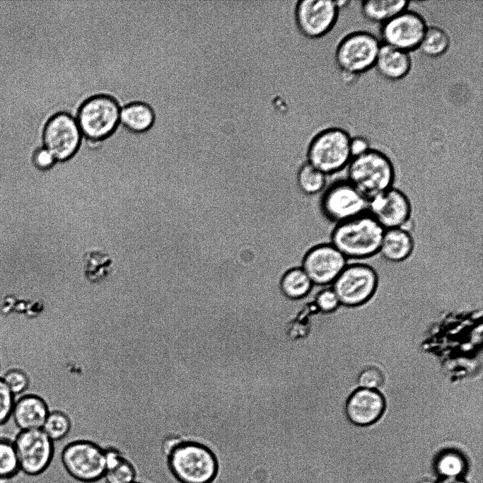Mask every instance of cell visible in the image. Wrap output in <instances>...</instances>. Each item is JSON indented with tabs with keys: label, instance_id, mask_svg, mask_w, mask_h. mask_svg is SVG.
<instances>
[{
	"label": "cell",
	"instance_id": "obj_18",
	"mask_svg": "<svg viewBox=\"0 0 483 483\" xmlns=\"http://www.w3.org/2000/svg\"><path fill=\"white\" fill-rule=\"evenodd\" d=\"M412 66L409 53L381 44L374 67L385 79L397 81L409 74Z\"/></svg>",
	"mask_w": 483,
	"mask_h": 483
},
{
	"label": "cell",
	"instance_id": "obj_19",
	"mask_svg": "<svg viewBox=\"0 0 483 483\" xmlns=\"http://www.w3.org/2000/svg\"><path fill=\"white\" fill-rule=\"evenodd\" d=\"M415 242L411 231L403 228L384 231L378 254L390 263H400L408 260L414 250Z\"/></svg>",
	"mask_w": 483,
	"mask_h": 483
},
{
	"label": "cell",
	"instance_id": "obj_9",
	"mask_svg": "<svg viewBox=\"0 0 483 483\" xmlns=\"http://www.w3.org/2000/svg\"><path fill=\"white\" fill-rule=\"evenodd\" d=\"M83 135L75 115L67 110L53 114L46 122L42 132L43 146L57 161L73 157L78 151Z\"/></svg>",
	"mask_w": 483,
	"mask_h": 483
},
{
	"label": "cell",
	"instance_id": "obj_33",
	"mask_svg": "<svg viewBox=\"0 0 483 483\" xmlns=\"http://www.w3.org/2000/svg\"><path fill=\"white\" fill-rule=\"evenodd\" d=\"M56 161L53 155L43 145L36 149L32 156L34 166L41 171L50 169Z\"/></svg>",
	"mask_w": 483,
	"mask_h": 483
},
{
	"label": "cell",
	"instance_id": "obj_21",
	"mask_svg": "<svg viewBox=\"0 0 483 483\" xmlns=\"http://www.w3.org/2000/svg\"><path fill=\"white\" fill-rule=\"evenodd\" d=\"M409 4L406 0H366L361 2L360 9L365 19L381 25L408 8Z\"/></svg>",
	"mask_w": 483,
	"mask_h": 483
},
{
	"label": "cell",
	"instance_id": "obj_32",
	"mask_svg": "<svg viewBox=\"0 0 483 483\" xmlns=\"http://www.w3.org/2000/svg\"><path fill=\"white\" fill-rule=\"evenodd\" d=\"M16 397L0 377V426L11 417Z\"/></svg>",
	"mask_w": 483,
	"mask_h": 483
},
{
	"label": "cell",
	"instance_id": "obj_14",
	"mask_svg": "<svg viewBox=\"0 0 483 483\" xmlns=\"http://www.w3.org/2000/svg\"><path fill=\"white\" fill-rule=\"evenodd\" d=\"M19 468L35 475L48 465L53 453V442L42 429L19 431L13 440Z\"/></svg>",
	"mask_w": 483,
	"mask_h": 483
},
{
	"label": "cell",
	"instance_id": "obj_25",
	"mask_svg": "<svg viewBox=\"0 0 483 483\" xmlns=\"http://www.w3.org/2000/svg\"><path fill=\"white\" fill-rule=\"evenodd\" d=\"M112 269V260L109 255L99 250H92L84 255V273L93 283L107 278Z\"/></svg>",
	"mask_w": 483,
	"mask_h": 483
},
{
	"label": "cell",
	"instance_id": "obj_8",
	"mask_svg": "<svg viewBox=\"0 0 483 483\" xmlns=\"http://www.w3.org/2000/svg\"><path fill=\"white\" fill-rule=\"evenodd\" d=\"M320 209L327 221L336 225L366 212L368 199L347 179L335 180L322 191Z\"/></svg>",
	"mask_w": 483,
	"mask_h": 483
},
{
	"label": "cell",
	"instance_id": "obj_11",
	"mask_svg": "<svg viewBox=\"0 0 483 483\" xmlns=\"http://www.w3.org/2000/svg\"><path fill=\"white\" fill-rule=\"evenodd\" d=\"M339 10L337 1L298 0L293 10L295 24L305 37L320 38L334 27Z\"/></svg>",
	"mask_w": 483,
	"mask_h": 483
},
{
	"label": "cell",
	"instance_id": "obj_3",
	"mask_svg": "<svg viewBox=\"0 0 483 483\" xmlns=\"http://www.w3.org/2000/svg\"><path fill=\"white\" fill-rule=\"evenodd\" d=\"M120 101L107 93L86 98L78 106L75 117L83 137L101 141L110 137L120 124Z\"/></svg>",
	"mask_w": 483,
	"mask_h": 483
},
{
	"label": "cell",
	"instance_id": "obj_22",
	"mask_svg": "<svg viewBox=\"0 0 483 483\" xmlns=\"http://www.w3.org/2000/svg\"><path fill=\"white\" fill-rule=\"evenodd\" d=\"M106 457V470L104 474L107 483H134L135 472L130 465L117 451L104 450Z\"/></svg>",
	"mask_w": 483,
	"mask_h": 483
},
{
	"label": "cell",
	"instance_id": "obj_6",
	"mask_svg": "<svg viewBox=\"0 0 483 483\" xmlns=\"http://www.w3.org/2000/svg\"><path fill=\"white\" fill-rule=\"evenodd\" d=\"M380 45V40L366 30L344 35L334 51L335 64L343 79L353 81L373 68Z\"/></svg>",
	"mask_w": 483,
	"mask_h": 483
},
{
	"label": "cell",
	"instance_id": "obj_7",
	"mask_svg": "<svg viewBox=\"0 0 483 483\" xmlns=\"http://www.w3.org/2000/svg\"><path fill=\"white\" fill-rule=\"evenodd\" d=\"M331 286L342 305L356 307L376 296L379 277L376 270L368 264L348 263Z\"/></svg>",
	"mask_w": 483,
	"mask_h": 483
},
{
	"label": "cell",
	"instance_id": "obj_17",
	"mask_svg": "<svg viewBox=\"0 0 483 483\" xmlns=\"http://www.w3.org/2000/svg\"><path fill=\"white\" fill-rule=\"evenodd\" d=\"M50 412L47 402L35 393L16 398L11 417L19 431L42 429Z\"/></svg>",
	"mask_w": 483,
	"mask_h": 483
},
{
	"label": "cell",
	"instance_id": "obj_4",
	"mask_svg": "<svg viewBox=\"0 0 483 483\" xmlns=\"http://www.w3.org/2000/svg\"><path fill=\"white\" fill-rule=\"evenodd\" d=\"M351 138L347 130L339 127L318 131L306 144L307 162L327 176L338 173L352 158Z\"/></svg>",
	"mask_w": 483,
	"mask_h": 483
},
{
	"label": "cell",
	"instance_id": "obj_24",
	"mask_svg": "<svg viewBox=\"0 0 483 483\" xmlns=\"http://www.w3.org/2000/svg\"><path fill=\"white\" fill-rule=\"evenodd\" d=\"M450 45L448 33L438 26H428L419 49L426 57L437 58L443 55Z\"/></svg>",
	"mask_w": 483,
	"mask_h": 483
},
{
	"label": "cell",
	"instance_id": "obj_34",
	"mask_svg": "<svg viewBox=\"0 0 483 483\" xmlns=\"http://www.w3.org/2000/svg\"><path fill=\"white\" fill-rule=\"evenodd\" d=\"M369 149H371L370 143L365 137L356 136L351 138L350 149L352 157L363 153Z\"/></svg>",
	"mask_w": 483,
	"mask_h": 483
},
{
	"label": "cell",
	"instance_id": "obj_26",
	"mask_svg": "<svg viewBox=\"0 0 483 483\" xmlns=\"http://www.w3.org/2000/svg\"><path fill=\"white\" fill-rule=\"evenodd\" d=\"M435 469L443 478H460L466 470V461L458 451L446 450L438 455Z\"/></svg>",
	"mask_w": 483,
	"mask_h": 483
},
{
	"label": "cell",
	"instance_id": "obj_23",
	"mask_svg": "<svg viewBox=\"0 0 483 483\" xmlns=\"http://www.w3.org/2000/svg\"><path fill=\"white\" fill-rule=\"evenodd\" d=\"M313 284L301 267L293 268L282 277L280 287L285 296L298 299L305 296Z\"/></svg>",
	"mask_w": 483,
	"mask_h": 483
},
{
	"label": "cell",
	"instance_id": "obj_13",
	"mask_svg": "<svg viewBox=\"0 0 483 483\" xmlns=\"http://www.w3.org/2000/svg\"><path fill=\"white\" fill-rule=\"evenodd\" d=\"M62 461L72 477L84 482L99 479L106 470L105 451L88 441L68 445L63 450Z\"/></svg>",
	"mask_w": 483,
	"mask_h": 483
},
{
	"label": "cell",
	"instance_id": "obj_16",
	"mask_svg": "<svg viewBox=\"0 0 483 483\" xmlns=\"http://www.w3.org/2000/svg\"><path fill=\"white\" fill-rule=\"evenodd\" d=\"M385 409L383 395L375 390L359 388L349 397L346 413L355 425L364 426L376 422Z\"/></svg>",
	"mask_w": 483,
	"mask_h": 483
},
{
	"label": "cell",
	"instance_id": "obj_10",
	"mask_svg": "<svg viewBox=\"0 0 483 483\" xmlns=\"http://www.w3.org/2000/svg\"><path fill=\"white\" fill-rule=\"evenodd\" d=\"M427 27L420 13L407 8L380 25L381 44L410 53L419 49Z\"/></svg>",
	"mask_w": 483,
	"mask_h": 483
},
{
	"label": "cell",
	"instance_id": "obj_1",
	"mask_svg": "<svg viewBox=\"0 0 483 483\" xmlns=\"http://www.w3.org/2000/svg\"><path fill=\"white\" fill-rule=\"evenodd\" d=\"M385 229L368 212L334 225L330 243L348 260H363L378 254Z\"/></svg>",
	"mask_w": 483,
	"mask_h": 483
},
{
	"label": "cell",
	"instance_id": "obj_30",
	"mask_svg": "<svg viewBox=\"0 0 483 483\" xmlns=\"http://www.w3.org/2000/svg\"><path fill=\"white\" fill-rule=\"evenodd\" d=\"M1 378L15 397L25 394L30 383L28 374L17 367L7 369Z\"/></svg>",
	"mask_w": 483,
	"mask_h": 483
},
{
	"label": "cell",
	"instance_id": "obj_12",
	"mask_svg": "<svg viewBox=\"0 0 483 483\" xmlns=\"http://www.w3.org/2000/svg\"><path fill=\"white\" fill-rule=\"evenodd\" d=\"M367 211L385 230L403 228L411 231V201L403 191L394 186L369 198Z\"/></svg>",
	"mask_w": 483,
	"mask_h": 483
},
{
	"label": "cell",
	"instance_id": "obj_15",
	"mask_svg": "<svg viewBox=\"0 0 483 483\" xmlns=\"http://www.w3.org/2000/svg\"><path fill=\"white\" fill-rule=\"evenodd\" d=\"M348 264V260L330 243L311 248L305 255L301 268L313 285L331 286Z\"/></svg>",
	"mask_w": 483,
	"mask_h": 483
},
{
	"label": "cell",
	"instance_id": "obj_2",
	"mask_svg": "<svg viewBox=\"0 0 483 483\" xmlns=\"http://www.w3.org/2000/svg\"><path fill=\"white\" fill-rule=\"evenodd\" d=\"M346 168V179L368 199L393 187L395 182L392 160L376 149L352 157Z\"/></svg>",
	"mask_w": 483,
	"mask_h": 483
},
{
	"label": "cell",
	"instance_id": "obj_29",
	"mask_svg": "<svg viewBox=\"0 0 483 483\" xmlns=\"http://www.w3.org/2000/svg\"><path fill=\"white\" fill-rule=\"evenodd\" d=\"M19 469L13 443L0 439V478L9 477Z\"/></svg>",
	"mask_w": 483,
	"mask_h": 483
},
{
	"label": "cell",
	"instance_id": "obj_27",
	"mask_svg": "<svg viewBox=\"0 0 483 483\" xmlns=\"http://www.w3.org/2000/svg\"><path fill=\"white\" fill-rule=\"evenodd\" d=\"M328 176L308 162L300 168L297 182L300 190L307 194L321 193L327 185Z\"/></svg>",
	"mask_w": 483,
	"mask_h": 483
},
{
	"label": "cell",
	"instance_id": "obj_31",
	"mask_svg": "<svg viewBox=\"0 0 483 483\" xmlns=\"http://www.w3.org/2000/svg\"><path fill=\"white\" fill-rule=\"evenodd\" d=\"M315 305L323 313H331L341 304L331 286H322L315 296Z\"/></svg>",
	"mask_w": 483,
	"mask_h": 483
},
{
	"label": "cell",
	"instance_id": "obj_35",
	"mask_svg": "<svg viewBox=\"0 0 483 483\" xmlns=\"http://www.w3.org/2000/svg\"><path fill=\"white\" fill-rule=\"evenodd\" d=\"M437 483H466L460 478H442Z\"/></svg>",
	"mask_w": 483,
	"mask_h": 483
},
{
	"label": "cell",
	"instance_id": "obj_28",
	"mask_svg": "<svg viewBox=\"0 0 483 483\" xmlns=\"http://www.w3.org/2000/svg\"><path fill=\"white\" fill-rule=\"evenodd\" d=\"M71 429L69 417L60 410H50L42 430L52 441H59L67 436Z\"/></svg>",
	"mask_w": 483,
	"mask_h": 483
},
{
	"label": "cell",
	"instance_id": "obj_36",
	"mask_svg": "<svg viewBox=\"0 0 483 483\" xmlns=\"http://www.w3.org/2000/svg\"><path fill=\"white\" fill-rule=\"evenodd\" d=\"M417 483H433V482L429 479H423V480H421L420 482H419Z\"/></svg>",
	"mask_w": 483,
	"mask_h": 483
},
{
	"label": "cell",
	"instance_id": "obj_5",
	"mask_svg": "<svg viewBox=\"0 0 483 483\" xmlns=\"http://www.w3.org/2000/svg\"><path fill=\"white\" fill-rule=\"evenodd\" d=\"M169 462L181 483H211L219 471L215 453L210 446L197 441H185L175 447Z\"/></svg>",
	"mask_w": 483,
	"mask_h": 483
},
{
	"label": "cell",
	"instance_id": "obj_20",
	"mask_svg": "<svg viewBox=\"0 0 483 483\" xmlns=\"http://www.w3.org/2000/svg\"><path fill=\"white\" fill-rule=\"evenodd\" d=\"M155 120L153 107L144 101H129L121 107L120 124L129 132H146L152 127Z\"/></svg>",
	"mask_w": 483,
	"mask_h": 483
}]
</instances>
